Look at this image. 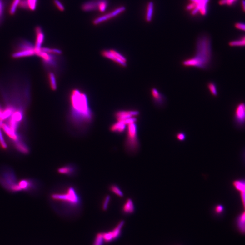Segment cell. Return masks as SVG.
<instances>
[{
	"instance_id": "obj_17",
	"label": "cell",
	"mask_w": 245,
	"mask_h": 245,
	"mask_svg": "<svg viewBox=\"0 0 245 245\" xmlns=\"http://www.w3.org/2000/svg\"><path fill=\"white\" fill-rule=\"evenodd\" d=\"M126 125L122 121H117L110 126L109 130L111 132L115 133H122L125 131Z\"/></svg>"
},
{
	"instance_id": "obj_23",
	"label": "cell",
	"mask_w": 245,
	"mask_h": 245,
	"mask_svg": "<svg viewBox=\"0 0 245 245\" xmlns=\"http://www.w3.org/2000/svg\"><path fill=\"white\" fill-rule=\"evenodd\" d=\"M14 145L15 148L22 153L24 154L28 153L29 152L28 147L26 145V143L22 140L16 142L14 143Z\"/></svg>"
},
{
	"instance_id": "obj_41",
	"label": "cell",
	"mask_w": 245,
	"mask_h": 245,
	"mask_svg": "<svg viewBox=\"0 0 245 245\" xmlns=\"http://www.w3.org/2000/svg\"><path fill=\"white\" fill-rule=\"evenodd\" d=\"M239 193L240 195L241 202H242L243 208L244 210L245 211V192H239Z\"/></svg>"
},
{
	"instance_id": "obj_33",
	"label": "cell",
	"mask_w": 245,
	"mask_h": 245,
	"mask_svg": "<svg viewBox=\"0 0 245 245\" xmlns=\"http://www.w3.org/2000/svg\"><path fill=\"white\" fill-rule=\"evenodd\" d=\"M238 0H220L219 4L221 6H232L237 3Z\"/></svg>"
},
{
	"instance_id": "obj_40",
	"label": "cell",
	"mask_w": 245,
	"mask_h": 245,
	"mask_svg": "<svg viewBox=\"0 0 245 245\" xmlns=\"http://www.w3.org/2000/svg\"><path fill=\"white\" fill-rule=\"evenodd\" d=\"M235 27L236 28L242 30V31H245V23L237 22L235 25Z\"/></svg>"
},
{
	"instance_id": "obj_15",
	"label": "cell",
	"mask_w": 245,
	"mask_h": 245,
	"mask_svg": "<svg viewBox=\"0 0 245 245\" xmlns=\"http://www.w3.org/2000/svg\"><path fill=\"white\" fill-rule=\"evenodd\" d=\"M99 0H90L84 3L81 8L84 12H89L92 11H99Z\"/></svg>"
},
{
	"instance_id": "obj_10",
	"label": "cell",
	"mask_w": 245,
	"mask_h": 245,
	"mask_svg": "<svg viewBox=\"0 0 245 245\" xmlns=\"http://www.w3.org/2000/svg\"><path fill=\"white\" fill-rule=\"evenodd\" d=\"M140 112L137 110H118L114 114V118L117 121H124L132 118H137Z\"/></svg>"
},
{
	"instance_id": "obj_36",
	"label": "cell",
	"mask_w": 245,
	"mask_h": 245,
	"mask_svg": "<svg viewBox=\"0 0 245 245\" xmlns=\"http://www.w3.org/2000/svg\"><path fill=\"white\" fill-rule=\"evenodd\" d=\"M0 146L3 149H7L8 148V145L4 138L1 127H0Z\"/></svg>"
},
{
	"instance_id": "obj_31",
	"label": "cell",
	"mask_w": 245,
	"mask_h": 245,
	"mask_svg": "<svg viewBox=\"0 0 245 245\" xmlns=\"http://www.w3.org/2000/svg\"><path fill=\"white\" fill-rule=\"evenodd\" d=\"M28 9L31 11H35L38 6V0H27Z\"/></svg>"
},
{
	"instance_id": "obj_45",
	"label": "cell",
	"mask_w": 245,
	"mask_h": 245,
	"mask_svg": "<svg viewBox=\"0 0 245 245\" xmlns=\"http://www.w3.org/2000/svg\"><path fill=\"white\" fill-rule=\"evenodd\" d=\"M243 160L245 162V149L243 152Z\"/></svg>"
},
{
	"instance_id": "obj_8",
	"label": "cell",
	"mask_w": 245,
	"mask_h": 245,
	"mask_svg": "<svg viewBox=\"0 0 245 245\" xmlns=\"http://www.w3.org/2000/svg\"><path fill=\"white\" fill-rule=\"evenodd\" d=\"M234 121L237 127L239 128L245 127V104L243 102L240 103L236 106Z\"/></svg>"
},
{
	"instance_id": "obj_12",
	"label": "cell",
	"mask_w": 245,
	"mask_h": 245,
	"mask_svg": "<svg viewBox=\"0 0 245 245\" xmlns=\"http://www.w3.org/2000/svg\"><path fill=\"white\" fill-rule=\"evenodd\" d=\"M151 94L152 100L156 106L161 107L164 105L166 101L165 96L159 92L156 88H152Z\"/></svg>"
},
{
	"instance_id": "obj_35",
	"label": "cell",
	"mask_w": 245,
	"mask_h": 245,
	"mask_svg": "<svg viewBox=\"0 0 245 245\" xmlns=\"http://www.w3.org/2000/svg\"><path fill=\"white\" fill-rule=\"evenodd\" d=\"M110 201V196L109 195H107L106 196H105L104 200H103V202H102V210H103V211H104L107 210V209H108Z\"/></svg>"
},
{
	"instance_id": "obj_7",
	"label": "cell",
	"mask_w": 245,
	"mask_h": 245,
	"mask_svg": "<svg viewBox=\"0 0 245 245\" xmlns=\"http://www.w3.org/2000/svg\"><path fill=\"white\" fill-rule=\"evenodd\" d=\"M126 10V8L124 6H120L109 12L107 13L104 15L99 16L94 19L93 21L94 25H98L107 22L108 20L114 18L118 16L124 12Z\"/></svg>"
},
{
	"instance_id": "obj_25",
	"label": "cell",
	"mask_w": 245,
	"mask_h": 245,
	"mask_svg": "<svg viewBox=\"0 0 245 245\" xmlns=\"http://www.w3.org/2000/svg\"><path fill=\"white\" fill-rule=\"evenodd\" d=\"M109 189L111 192L120 198L123 197L124 194L120 188L117 185L112 184L109 186Z\"/></svg>"
},
{
	"instance_id": "obj_38",
	"label": "cell",
	"mask_w": 245,
	"mask_h": 245,
	"mask_svg": "<svg viewBox=\"0 0 245 245\" xmlns=\"http://www.w3.org/2000/svg\"><path fill=\"white\" fill-rule=\"evenodd\" d=\"M53 2H54V4L59 11L61 12H64L65 11V7L59 0H54Z\"/></svg>"
},
{
	"instance_id": "obj_9",
	"label": "cell",
	"mask_w": 245,
	"mask_h": 245,
	"mask_svg": "<svg viewBox=\"0 0 245 245\" xmlns=\"http://www.w3.org/2000/svg\"><path fill=\"white\" fill-rule=\"evenodd\" d=\"M36 55L42 60L44 65L46 66L52 67L57 66V55L43 52L41 49L40 51L36 52Z\"/></svg>"
},
{
	"instance_id": "obj_16",
	"label": "cell",
	"mask_w": 245,
	"mask_h": 245,
	"mask_svg": "<svg viewBox=\"0 0 245 245\" xmlns=\"http://www.w3.org/2000/svg\"><path fill=\"white\" fill-rule=\"evenodd\" d=\"M16 109V108L12 105H8L6 108L2 109V113L0 115V121L4 122L5 120L9 118Z\"/></svg>"
},
{
	"instance_id": "obj_28",
	"label": "cell",
	"mask_w": 245,
	"mask_h": 245,
	"mask_svg": "<svg viewBox=\"0 0 245 245\" xmlns=\"http://www.w3.org/2000/svg\"><path fill=\"white\" fill-rule=\"evenodd\" d=\"M21 0H13L12 5L10 8L9 13L11 15H14L18 7L19 6Z\"/></svg>"
},
{
	"instance_id": "obj_21",
	"label": "cell",
	"mask_w": 245,
	"mask_h": 245,
	"mask_svg": "<svg viewBox=\"0 0 245 245\" xmlns=\"http://www.w3.org/2000/svg\"><path fill=\"white\" fill-rule=\"evenodd\" d=\"M232 185L233 188L239 192H245V178L234 180L233 181Z\"/></svg>"
},
{
	"instance_id": "obj_39",
	"label": "cell",
	"mask_w": 245,
	"mask_h": 245,
	"mask_svg": "<svg viewBox=\"0 0 245 245\" xmlns=\"http://www.w3.org/2000/svg\"><path fill=\"white\" fill-rule=\"evenodd\" d=\"M19 6L21 8L24 9H28L27 0H21Z\"/></svg>"
},
{
	"instance_id": "obj_18",
	"label": "cell",
	"mask_w": 245,
	"mask_h": 245,
	"mask_svg": "<svg viewBox=\"0 0 245 245\" xmlns=\"http://www.w3.org/2000/svg\"><path fill=\"white\" fill-rule=\"evenodd\" d=\"M154 6L152 2H149L146 5L145 9V19L147 22H150L153 18Z\"/></svg>"
},
{
	"instance_id": "obj_14",
	"label": "cell",
	"mask_w": 245,
	"mask_h": 245,
	"mask_svg": "<svg viewBox=\"0 0 245 245\" xmlns=\"http://www.w3.org/2000/svg\"><path fill=\"white\" fill-rule=\"evenodd\" d=\"M77 171L76 166L73 164H66L59 168L57 169V172L59 174L71 177L76 174Z\"/></svg>"
},
{
	"instance_id": "obj_5",
	"label": "cell",
	"mask_w": 245,
	"mask_h": 245,
	"mask_svg": "<svg viewBox=\"0 0 245 245\" xmlns=\"http://www.w3.org/2000/svg\"><path fill=\"white\" fill-rule=\"evenodd\" d=\"M36 55L35 45L28 41H23L19 46L18 50L13 53L12 57L15 59L32 57Z\"/></svg>"
},
{
	"instance_id": "obj_3",
	"label": "cell",
	"mask_w": 245,
	"mask_h": 245,
	"mask_svg": "<svg viewBox=\"0 0 245 245\" xmlns=\"http://www.w3.org/2000/svg\"><path fill=\"white\" fill-rule=\"evenodd\" d=\"M212 59V50L210 38L207 35H202L198 38L194 56L182 61V65L185 67L205 70L210 65Z\"/></svg>"
},
{
	"instance_id": "obj_34",
	"label": "cell",
	"mask_w": 245,
	"mask_h": 245,
	"mask_svg": "<svg viewBox=\"0 0 245 245\" xmlns=\"http://www.w3.org/2000/svg\"><path fill=\"white\" fill-rule=\"evenodd\" d=\"M103 236L104 242L106 243L111 242L113 241V236L110 231L107 232L103 233Z\"/></svg>"
},
{
	"instance_id": "obj_27",
	"label": "cell",
	"mask_w": 245,
	"mask_h": 245,
	"mask_svg": "<svg viewBox=\"0 0 245 245\" xmlns=\"http://www.w3.org/2000/svg\"><path fill=\"white\" fill-rule=\"evenodd\" d=\"M229 45L232 47H245V41L242 38L238 40L232 41L229 43Z\"/></svg>"
},
{
	"instance_id": "obj_19",
	"label": "cell",
	"mask_w": 245,
	"mask_h": 245,
	"mask_svg": "<svg viewBox=\"0 0 245 245\" xmlns=\"http://www.w3.org/2000/svg\"><path fill=\"white\" fill-rule=\"evenodd\" d=\"M135 210L134 203L132 200L128 199L122 207V211L125 214H130L133 213Z\"/></svg>"
},
{
	"instance_id": "obj_42",
	"label": "cell",
	"mask_w": 245,
	"mask_h": 245,
	"mask_svg": "<svg viewBox=\"0 0 245 245\" xmlns=\"http://www.w3.org/2000/svg\"><path fill=\"white\" fill-rule=\"evenodd\" d=\"M185 135L184 133H182V132H180L177 135V138L178 139H179L181 141L183 140L185 138Z\"/></svg>"
},
{
	"instance_id": "obj_20",
	"label": "cell",
	"mask_w": 245,
	"mask_h": 245,
	"mask_svg": "<svg viewBox=\"0 0 245 245\" xmlns=\"http://www.w3.org/2000/svg\"><path fill=\"white\" fill-rule=\"evenodd\" d=\"M24 117L23 110L22 109V108H20L16 109L12 116L8 119L13 120L15 122H18L19 124H20L23 119Z\"/></svg>"
},
{
	"instance_id": "obj_43",
	"label": "cell",
	"mask_w": 245,
	"mask_h": 245,
	"mask_svg": "<svg viewBox=\"0 0 245 245\" xmlns=\"http://www.w3.org/2000/svg\"><path fill=\"white\" fill-rule=\"evenodd\" d=\"M3 11V5L2 1L0 0V18L2 15Z\"/></svg>"
},
{
	"instance_id": "obj_13",
	"label": "cell",
	"mask_w": 245,
	"mask_h": 245,
	"mask_svg": "<svg viewBox=\"0 0 245 245\" xmlns=\"http://www.w3.org/2000/svg\"><path fill=\"white\" fill-rule=\"evenodd\" d=\"M36 34V42L35 45V52H38L41 50L42 45L45 40V35L43 32L42 29L40 26L36 27L35 29Z\"/></svg>"
},
{
	"instance_id": "obj_26",
	"label": "cell",
	"mask_w": 245,
	"mask_h": 245,
	"mask_svg": "<svg viewBox=\"0 0 245 245\" xmlns=\"http://www.w3.org/2000/svg\"><path fill=\"white\" fill-rule=\"evenodd\" d=\"M41 50L43 52L51 53L54 55H59L62 54V51L56 48H50L48 47H42Z\"/></svg>"
},
{
	"instance_id": "obj_46",
	"label": "cell",
	"mask_w": 245,
	"mask_h": 245,
	"mask_svg": "<svg viewBox=\"0 0 245 245\" xmlns=\"http://www.w3.org/2000/svg\"><path fill=\"white\" fill-rule=\"evenodd\" d=\"M242 38V39H243V40H244V41H245V36H243V37H242V38Z\"/></svg>"
},
{
	"instance_id": "obj_30",
	"label": "cell",
	"mask_w": 245,
	"mask_h": 245,
	"mask_svg": "<svg viewBox=\"0 0 245 245\" xmlns=\"http://www.w3.org/2000/svg\"><path fill=\"white\" fill-rule=\"evenodd\" d=\"M208 87L209 90L213 96H216L218 95V92L217 85L214 82H210L208 83Z\"/></svg>"
},
{
	"instance_id": "obj_2",
	"label": "cell",
	"mask_w": 245,
	"mask_h": 245,
	"mask_svg": "<svg viewBox=\"0 0 245 245\" xmlns=\"http://www.w3.org/2000/svg\"><path fill=\"white\" fill-rule=\"evenodd\" d=\"M51 202L55 208L64 213H73L80 210L82 200L75 187L66 185L51 193Z\"/></svg>"
},
{
	"instance_id": "obj_32",
	"label": "cell",
	"mask_w": 245,
	"mask_h": 245,
	"mask_svg": "<svg viewBox=\"0 0 245 245\" xmlns=\"http://www.w3.org/2000/svg\"><path fill=\"white\" fill-rule=\"evenodd\" d=\"M104 242L103 233H99L96 235L93 245H103Z\"/></svg>"
},
{
	"instance_id": "obj_24",
	"label": "cell",
	"mask_w": 245,
	"mask_h": 245,
	"mask_svg": "<svg viewBox=\"0 0 245 245\" xmlns=\"http://www.w3.org/2000/svg\"><path fill=\"white\" fill-rule=\"evenodd\" d=\"M48 80H49V84L51 89L53 91L57 90V78L54 73L52 72L49 73Z\"/></svg>"
},
{
	"instance_id": "obj_6",
	"label": "cell",
	"mask_w": 245,
	"mask_h": 245,
	"mask_svg": "<svg viewBox=\"0 0 245 245\" xmlns=\"http://www.w3.org/2000/svg\"><path fill=\"white\" fill-rule=\"evenodd\" d=\"M101 54L102 57L111 60L121 67H127V60L126 57L116 50H103L101 51Z\"/></svg>"
},
{
	"instance_id": "obj_37",
	"label": "cell",
	"mask_w": 245,
	"mask_h": 245,
	"mask_svg": "<svg viewBox=\"0 0 245 245\" xmlns=\"http://www.w3.org/2000/svg\"><path fill=\"white\" fill-rule=\"evenodd\" d=\"M225 211V208L222 204H218L215 207L214 212L217 215H222Z\"/></svg>"
},
{
	"instance_id": "obj_11",
	"label": "cell",
	"mask_w": 245,
	"mask_h": 245,
	"mask_svg": "<svg viewBox=\"0 0 245 245\" xmlns=\"http://www.w3.org/2000/svg\"><path fill=\"white\" fill-rule=\"evenodd\" d=\"M234 224L237 231L242 235H245V211L240 213L236 216Z\"/></svg>"
},
{
	"instance_id": "obj_29",
	"label": "cell",
	"mask_w": 245,
	"mask_h": 245,
	"mask_svg": "<svg viewBox=\"0 0 245 245\" xmlns=\"http://www.w3.org/2000/svg\"><path fill=\"white\" fill-rule=\"evenodd\" d=\"M109 2L108 0H99V11L100 12H104L108 8Z\"/></svg>"
},
{
	"instance_id": "obj_1",
	"label": "cell",
	"mask_w": 245,
	"mask_h": 245,
	"mask_svg": "<svg viewBox=\"0 0 245 245\" xmlns=\"http://www.w3.org/2000/svg\"><path fill=\"white\" fill-rule=\"evenodd\" d=\"M69 122L79 132L87 130L94 120V115L85 92L78 89L71 90L69 95Z\"/></svg>"
},
{
	"instance_id": "obj_22",
	"label": "cell",
	"mask_w": 245,
	"mask_h": 245,
	"mask_svg": "<svg viewBox=\"0 0 245 245\" xmlns=\"http://www.w3.org/2000/svg\"><path fill=\"white\" fill-rule=\"evenodd\" d=\"M124 223H125V222L124 221H121L119 222V223L113 230L110 231L112 236H113V240L118 238V237L120 236L122 228L124 225Z\"/></svg>"
},
{
	"instance_id": "obj_4",
	"label": "cell",
	"mask_w": 245,
	"mask_h": 245,
	"mask_svg": "<svg viewBox=\"0 0 245 245\" xmlns=\"http://www.w3.org/2000/svg\"><path fill=\"white\" fill-rule=\"evenodd\" d=\"M136 122L127 125V135L124 142L125 149L128 152L134 153L139 148V143Z\"/></svg>"
},
{
	"instance_id": "obj_44",
	"label": "cell",
	"mask_w": 245,
	"mask_h": 245,
	"mask_svg": "<svg viewBox=\"0 0 245 245\" xmlns=\"http://www.w3.org/2000/svg\"><path fill=\"white\" fill-rule=\"evenodd\" d=\"M241 6H242V11L245 12V0H242V1H241Z\"/></svg>"
}]
</instances>
